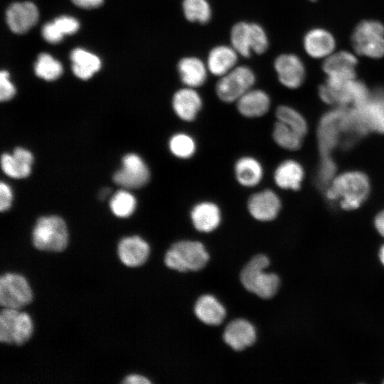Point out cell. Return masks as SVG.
Masks as SVG:
<instances>
[{"mask_svg":"<svg viewBox=\"0 0 384 384\" xmlns=\"http://www.w3.org/2000/svg\"><path fill=\"white\" fill-rule=\"evenodd\" d=\"M370 192V183L367 176L360 171H351L343 173L328 184L326 198L338 202L345 210L358 208L367 198Z\"/></svg>","mask_w":384,"mask_h":384,"instance_id":"obj_1","label":"cell"},{"mask_svg":"<svg viewBox=\"0 0 384 384\" xmlns=\"http://www.w3.org/2000/svg\"><path fill=\"white\" fill-rule=\"evenodd\" d=\"M269 264L267 256L257 255L245 265L240 273V281L244 287L263 299L272 297L279 287V277L265 272Z\"/></svg>","mask_w":384,"mask_h":384,"instance_id":"obj_2","label":"cell"},{"mask_svg":"<svg viewBox=\"0 0 384 384\" xmlns=\"http://www.w3.org/2000/svg\"><path fill=\"white\" fill-rule=\"evenodd\" d=\"M208 260L209 255L201 242L182 240L170 247L166 253L164 262L170 269L184 272L202 269Z\"/></svg>","mask_w":384,"mask_h":384,"instance_id":"obj_3","label":"cell"},{"mask_svg":"<svg viewBox=\"0 0 384 384\" xmlns=\"http://www.w3.org/2000/svg\"><path fill=\"white\" fill-rule=\"evenodd\" d=\"M33 243L42 251L61 252L68 242V233L64 220L56 215L40 218L33 230Z\"/></svg>","mask_w":384,"mask_h":384,"instance_id":"obj_4","label":"cell"},{"mask_svg":"<svg viewBox=\"0 0 384 384\" xmlns=\"http://www.w3.org/2000/svg\"><path fill=\"white\" fill-rule=\"evenodd\" d=\"M352 46L360 55L371 58L384 56V26L378 21L366 20L355 28Z\"/></svg>","mask_w":384,"mask_h":384,"instance_id":"obj_5","label":"cell"},{"mask_svg":"<svg viewBox=\"0 0 384 384\" xmlns=\"http://www.w3.org/2000/svg\"><path fill=\"white\" fill-rule=\"evenodd\" d=\"M33 331V321L28 314L11 308H4L1 311V342L22 345L28 341Z\"/></svg>","mask_w":384,"mask_h":384,"instance_id":"obj_6","label":"cell"},{"mask_svg":"<svg viewBox=\"0 0 384 384\" xmlns=\"http://www.w3.org/2000/svg\"><path fill=\"white\" fill-rule=\"evenodd\" d=\"M370 93L365 84L356 79L341 84L326 82L319 90V97L324 102L342 106L353 104L357 107L368 99Z\"/></svg>","mask_w":384,"mask_h":384,"instance_id":"obj_7","label":"cell"},{"mask_svg":"<svg viewBox=\"0 0 384 384\" xmlns=\"http://www.w3.org/2000/svg\"><path fill=\"white\" fill-rule=\"evenodd\" d=\"M255 82L253 71L246 65L235 66L220 77L215 85L219 99L225 102H236Z\"/></svg>","mask_w":384,"mask_h":384,"instance_id":"obj_8","label":"cell"},{"mask_svg":"<svg viewBox=\"0 0 384 384\" xmlns=\"http://www.w3.org/2000/svg\"><path fill=\"white\" fill-rule=\"evenodd\" d=\"M33 299L26 279L16 273H6L0 279V304L4 308L19 309Z\"/></svg>","mask_w":384,"mask_h":384,"instance_id":"obj_9","label":"cell"},{"mask_svg":"<svg viewBox=\"0 0 384 384\" xmlns=\"http://www.w3.org/2000/svg\"><path fill=\"white\" fill-rule=\"evenodd\" d=\"M358 60L354 54L346 51L333 53L325 58L323 70L327 76L326 81L331 84H341L356 79V68Z\"/></svg>","mask_w":384,"mask_h":384,"instance_id":"obj_10","label":"cell"},{"mask_svg":"<svg viewBox=\"0 0 384 384\" xmlns=\"http://www.w3.org/2000/svg\"><path fill=\"white\" fill-rule=\"evenodd\" d=\"M150 173L143 159L137 154H129L122 159V167L113 177L114 181L123 187L137 188L147 183Z\"/></svg>","mask_w":384,"mask_h":384,"instance_id":"obj_11","label":"cell"},{"mask_svg":"<svg viewBox=\"0 0 384 384\" xmlns=\"http://www.w3.org/2000/svg\"><path fill=\"white\" fill-rule=\"evenodd\" d=\"M358 112L365 127L369 130L384 134V89L370 92L361 105L353 107Z\"/></svg>","mask_w":384,"mask_h":384,"instance_id":"obj_12","label":"cell"},{"mask_svg":"<svg viewBox=\"0 0 384 384\" xmlns=\"http://www.w3.org/2000/svg\"><path fill=\"white\" fill-rule=\"evenodd\" d=\"M279 82L286 87L298 88L305 78V68L302 60L294 54H282L274 63Z\"/></svg>","mask_w":384,"mask_h":384,"instance_id":"obj_13","label":"cell"},{"mask_svg":"<svg viewBox=\"0 0 384 384\" xmlns=\"http://www.w3.org/2000/svg\"><path fill=\"white\" fill-rule=\"evenodd\" d=\"M281 208V201L273 191L265 189L257 192L248 199L247 210L256 220L263 222L274 220Z\"/></svg>","mask_w":384,"mask_h":384,"instance_id":"obj_14","label":"cell"},{"mask_svg":"<svg viewBox=\"0 0 384 384\" xmlns=\"http://www.w3.org/2000/svg\"><path fill=\"white\" fill-rule=\"evenodd\" d=\"M6 16L10 29L16 33H23L38 21V11L31 2H16L7 9Z\"/></svg>","mask_w":384,"mask_h":384,"instance_id":"obj_15","label":"cell"},{"mask_svg":"<svg viewBox=\"0 0 384 384\" xmlns=\"http://www.w3.org/2000/svg\"><path fill=\"white\" fill-rule=\"evenodd\" d=\"M203 105L195 88L186 87L177 90L172 98V107L176 116L185 122L196 119Z\"/></svg>","mask_w":384,"mask_h":384,"instance_id":"obj_16","label":"cell"},{"mask_svg":"<svg viewBox=\"0 0 384 384\" xmlns=\"http://www.w3.org/2000/svg\"><path fill=\"white\" fill-rule=\"evenodd\" d=\"M223 339L233 349L242 351L254 343L256 340V331L248 321L238 319L226 326Z\"/></svg>","mask_w":384,"mask_h":384,"instance_id":"obj_17","label":"cell"},{"mask_svg":"<svg viewBox=\"0 0 384 384\" xmlns=\"http://www.w3.org/2000/svg\"><path fill=\"white\" fill-rule=\"evenodd\" d=\"M150 248L148 243L139 236L123 238L118 245V255L126 266L136 267L148 259Z\"/></svg>","mask_w":384,"mask_h":384,"instance_id":"obj_18","label":"cell"},{"mask_svg":"<svg viewBox=\"0 0 384 384\" xmlns=\"http://www.w3.org/2000/svg\"><path fill=\"white\" fill-rule=\"evenodd\" d=\"M342 108L327 113L322 119L319 131L321 151L328 156L330 150L336 145L343 132L341 117Z\"/></svg>","mask_w":384,"mask_h":384,"instance_id":"obj_19","label":"cell"},{"mask_svg":"<svg viewBox=\"0 0 384 384\" xmlns=\"http://www.w3.org/2000/svg\"><path fill=\"white\" fill-rule=\"evenodd\" d=\"M336 41L330 32L323 28H314L304 38V48L314 58H326L334 53Z\"/></svg>","mask_w":384,"mask_h":384,"instance_id":"obj_20","label":"cell"},{"mask_svg":"<svg viewBox=\"0 0 384 384\" xmlns=\"http://www.w3.org/2000/svg\"><path fill=\"white\" fill-rule=\"evenodd\" d=\"M238 112L249 118L265 114L270 107V98L263 90L251 88L236 101Z\"/></svg>","mask_w":384,"mask_h":384,"instance_id":"obj_21","label":"cell"},{"mask_svg":"<svg viewBox=\"0 0 384 384\" xmlns=\"http://www.w3.org/2000/svg\"><path fill=\"white\" fill-rule=\"evenodd\" d=\"M191 219L198 231L210 233L215 230L220 223V210L215 203L203 201L193 207Z\"/></svg>","mask_w":384,"mask_h":384,"instance_id":"obj_22","label":"cell"},{"mask_svg":"<svg viewBox=\"0 0 384 384\" xmlns=\"http://www.w3.org/2000/svg\"><path fill=\"white\" fill-rule=\"evenodd\" d=\"M238 59V53L232 46H218L210 51L206 65L213 75L221 77L236 66Z\"/></svg>","mask_w":384,"mask_h":384,"instance_id":"obj_23","label":"cell"},{"mask_svg":"<svg viewBox=\"0 0 384 384\" xmlns=\"http://www.w3.org/2000/svg\"><path fill=\"white\" fill-rule=\"evenodd\" d=\"M33 160V156L29 151L18 147L14 149L12 155L4 154L1 156V164L6 175L21 178L30 174Z\"/></svg>","mask_w":384,"mask_h":384,"instance_id":"obj_24","label":"cell"},{"mask_svg":"<svg viewBox=\"0 0 384 384\" xmlns=\"http://www.w3.org/2000/svg\"><path fill=\"white\" fill-rule=\"evenodd\" d=\"M177 69L182 82L193 88L204 84L208 71L207 65L200 58L193 56L181 59Z\"/></svg>","mask_w":384,"mask_h":384,"instance_id":"obj_25","label":"cell"},{"mask_svg":"<svg viewBox=\"0 0 384 384\" xmlns=\"http://www.w3.org/2000/svg\"><path fill=\"white\" fill-rule=\"evenodd\" d=\"M194 312L199 320L208 325H219L225 317V309L212 295L199 297L194 306Z\"/></svg>","mask_w":384,"mask_h":384,"instance_id":"obj_26","label":"cell"},{"mask_svg":"<svg viewBox=\"0 0 384 384\" xmlns=\"http://www.w3.org/2000/svg\"><path fill=\"white\" fill-rule=\"evenodd\" d=\"M234 171L238 182L248 188L257 186L263 177L262 166L252 156L240 158L235 164Z\"/></svg>","mask_w":384,"mask_h":384,"instance_id":"obj_27","label":"cell"},{"mask_svg":"<svg viewBox=\"0 0 384 384\" xmlns=\"http://www.w3.org/2000/svg\"><path fill=\"white\" fill-rule=\"evenodd\" d=\"M303 178V168L297 161L291 159L279 164L274 174L275 183L282 189H299Z\"/></svg>","mask_w":384,"mask_h":384,"instance_id":"obj_28","label":"cell"},{"mask_svg":"<svg viewBox=\"0 0 384 384\" xmlns=\"http://www.w3.org/2000/svg\"><path fill=\"white\" fill-rule=\"evenodd\" d=\"M70 59L73 73L82 80L91 78L101 67V61L97 55L80 48L71 52Z\"/></svg>","mask_w":384,"mask_h":384,"instance_id":"obj_29","label":"cell"},{"mask_svg":"<svg viewBox=\"0 0 384 384\" xmlns=\"http://www.w3.org/2000/svg\"><path fill=\"white\" fill-rule=\"evenodd\" d=\"M230 43L238 54L249 57L252 53L250 23H235L230 31Z\"/></svg>","mask_w":384,"mask_h":384,"instance_id":"obj_30","label":"cell"},{"mask_svg":"<svg viewBox=\"0 0 384 384\" xmlns=\"http://www.w3.org/2000/svg\"><path fill=\"white\" fill-rule=\"evenodd\" d=\"M272 137L277 145L287 150H297L302 145L303 136L287 125L277 121Z\"/></svg>","mask_w":384,"mask_h":384,"instance_id":"obj_31","label":"cell"},{"mask_svg":"<svg viewBox=\"0 0 384 384\" xmlns=\"http://www.w3.org/2000/svg\"><path fill=\"white\" fill-rule=\"evenodd\" d=\"M171 154L177 158L186 159L196 152V144L194 139L186 133H176L169 141Z\"/></svg>","mask_w":384,"mask_h":384,"instance_id":"obj_32","label":"cell"},{"mask_svg":"<svg viewBox=\"0 0 384 384\" xmlns=\"http://www.w3.org/2000/svg\"><path fill=\"white\" fill-rule=\"evenodd\" d=\"M183 11L191 22L207 23L211 17V9L207 0H183Z\"/></svg>","mask_w":384,"mask_h":384,"instance_id":"obj_33","label":"cell"},{"mask_svg":"<svg viewBox=\"0 0 384 384\" xmlns=\"http://www.w3.org/2000/svg\"><path fill=\"white\" fill-rule=\"evenodd\" d=\"M36 75L46 80H54L63 73L60 63L48 53H41L35 63Z\"/></svg>","mask_w":384,"mask_h":384,"instance_id":"obj_34","label":"cell"},{"mask_svg":"<svg viewBox=\"0 0 384 384\" xmlns=\"http://www.w3.org/2000/svg\"><path fill=\"white\" fill-rule=\"evenodd\" d=\"M277 121L287 125L304 136L307 132V124L304 117L296 110L287 105L279 106L276 110Z\"/></svg>","mask_w":384,"mask_h":384,"instance_id":"obj_35","label":"cell"},{"mask_svg":"<svg viewBox=\"0 0 384 384\" xmlns=\"http://www.w3.org/2000/svg\"><path fill=\"white\" fill-rule=\"evenodd\" d=\"M110 208L112 213L120 218L129 216L136 208V199L129 192L119 191L112 198Z\"/></svg>","mask_w":384,"mask_h":384,"instance_id":"obj_36","label":"cell"},{"mask_svg":"<svg viewBox=\"0 0 384 384\" xmlns=\"http://www.w3.org/2000/svg\"><path fill=\"white\" fill-rule=\"evenodd\" d=\"M252 52L262 54L268 48V38L263 28L257 23H250Z\"/></svg>","mask_w":384,"mask_h":384,"instance_id":"obj_37","label":"cell"},{"mask_svg":"<svg viewBox=\"0 0 384 384\" xmlns=\"http://www.w3.org/2000/svg\"><path fill=\"white\" fill-rule=\"evenodd\" d=\"M58 30L63 35L73 34L79 28V22L73 17L62 16L53 21Z\"/></svg>","mask_w":384,"mask_h":384,"instance_id":"obj_38","label":"cell"},{"mask_svg":"<svg viewBox=\"0 0 384 384\" xmlns=\"http://www.w3.org/2000/svg\"><path fill=\"white\" fill-rule=\"evenodd\" d=\"M9 75L6 70H2L0 73V100L7 101L15 95L16 90L14 85L9 79Z\"/></svg>","mask_w":384,"mask_h":384,"instance_id":"obj_39","label":"cell"},{"mask_svg":"<svg viewBox=\"0 0 384 384\" xmlns=\"http://www.w3.org/2000/svg\"><path fill=\"white\" fill-rule=\"evenodd\" d=\"M43 38L50 43H58L63 38V34L58 30L54 22L46 23L42 28Z\"/></svg>","mask_w":384,"mask_h":384,"instance_id":"obj_40","label":"cell"},{"mask_svg":"<svg viewBox=\"0 0 384 384\" xmlns=\"http://www.w3.org/2000/svg\"><path fill=\"white\" fill-rule=\"evenodd\" d=\"M334 172L335 164L329 156H324L319 176L321 183L324 184L329 183L334 178Z\"/></svg>","mask_w":384,"mask_h":384,"instance_id":"obj_41","label":"cell"},{"mask_svg":"<svg viewBox=\"0 0 384 384\" xmlns=\"http://www.w3.org/2000/svg\"><path fill=\"white\" fill-rule=\"evenodd\" d=\"M12 201V193L9 186L1 182L0 184V210L5 211L9 208Z\"/></svg>","mask_w":384,"mask_h":384,"instance_id":"obj_42","label":"cell"},{"mask_svg":"<svg viewBox=\"0 0 384 384\" xmlns=\"http://www.w3.org/2000/svg\"><path fill=\"white\" fill-rule=\"evenodd\" d=\"M76 6L83 9H92L100 6L103 0H71Z\"/></svg>","mask_w":384,"mask_h":384,"instance_id":"obj_43","label":"cell"},{"mask_svg":"<svg viewBox=\"0 0 384 384\" xmlns=\"http://www.w3.org/2000/svg\"><path fill=\"white\" fill-rule=\"evenodd\" d=\"M123 383L126 384H149L151 382L144 376L137 374H132L127 376L124 379Z\"/></svg>","mask_w":384,"mask_h":384,"instance_id":"obj_44","label":"cell"},{"mask_svg":"<svg viewBox=\"0 0 384 384\" xmlns=\"http://www.w3.org/2000/svg\"><path fill=\"white\" fill-rule=\"evenodd\" d=\"M374 225L379 234L384 237V209L375 216Z\"/></svg>","mask_w":384,"mask_h":384,"instance_id":"obj_45","label":"cell"},{"mask_svg":"<svg viewBox=\"0 0 384 384\" xmlns=\"http://www.w3.org/2000/svg\"><path fill=\"white\" fill-rule=\"evenodd\" d=\"M378 257L380 262L384 265V244L380 248Z\"/></svg>","mask_w":384,"mask_h":384,"instance_id":"obj_46","label":"cell"},{"mask_svg":"<svg viewBox=\"0 0 384 384\" xmlns=\"http://www.w3.org/2000/svg\"><path fill=\"white\" fill-rule=\"evenodd\" d=\"M109 193L110 190L108 188L103 189L100 194V197L103 199L109 194Z\"/></svg>","mask_w":384,"mask_h":384,"instance_id":"obj_47","label":"cell"},{"mask_svg":"<svg viewBox=\"0 0 384 384\" xmlns=\"http://www.w3.org/2000/svg\"><path fill=\"white\" fill-rule=\"evenodd\" d=\"M310 1H315V0H310Z\"/></svg>","mask_w":384,"mask_h":384,"instance_id":"obj_48","label":"cell"}]
</instances>
